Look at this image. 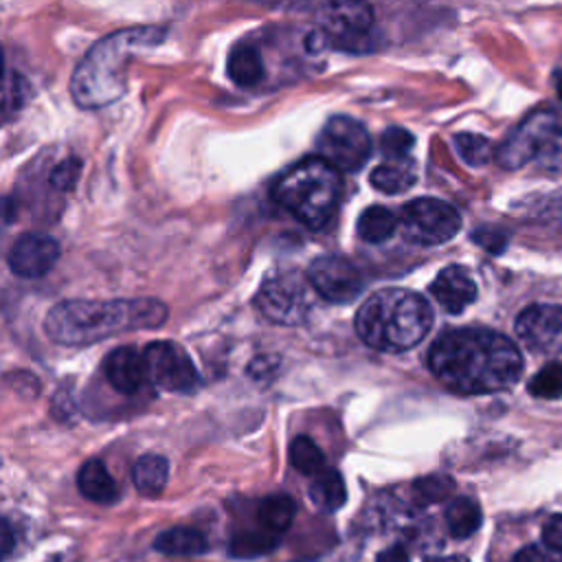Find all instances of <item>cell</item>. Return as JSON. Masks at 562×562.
I'll use <instances>...</instances> for the list:
<instances>
[{"mask_svg": "<svg viewBox=\"0 0 562 562\" xmlns=\"http://www.w3.org/2000/svg\"><path fill=\"white\" fill-rule=\"evenodd\" d=\"M428 367L446 389L481 395L514 386L522 373V356L507 336L494 329L459 327L432 342Z\"/></svg>", "mask_w": 562, "mask_h": 562, "instance_id": "1", "label": "cell"}, {"mask_svg": "<svg viewBox=\"0 0 562 562\" xmlns=\"http://www.w3.org/2000/svg\"><path fill=\"white\" fill-rule=\"evenodd\" d=\"M167 321V305L158 299L61 301L44 318L50 340L66 347L94 345L132 329H156Z\"/></svg>", "mask_w": 562, "mask_h": 562, "instance_id": "2", "label": "cell"}, {"mask_svg": "<svg viewBox=\"0 0 562 562\" xmlns=\"http://www.w3.org/2000/svg\"><path fill=\"white\" fill-rule=\"evenodd\" d=\"M165 33L162 26H130L94 42L70 77L72 101L83 110H99L121 99L127 88L130 59L160 44Z\"/></svg>", "mask_w": 562, "mask_h": 562, "instance_id": "3", "label": "cell"}, {"mask_svg": "<svg viewBox=\"0 0 562 562\" xmlns=\"http://www.w3.org/2000/svg\"><path fill=\"white\" fill-rule=\"evenodd\" d=\"M432 327L428 301L408 288H382L369 294L356 312L360 340L378 351H406L419 345Z\"/></svg>", "mask_w": 562, "mask_h": 562, "instance_id": "4", "label": "cell"}, {"mask_svg": "<svg viewBox=\"0 0 562 562\" xmlns=\"http://www.w3.org/2000/svg\"><path fill=\"white\" fill-rule=\"evenodd\" d=\"M342 195V178L323 158H305L285 169L272 187V198L312 231L329 224Z\"/></svg>", "mask_w": 562, "mask_h": 562, "instance_id": "5", "label": "cell"}, {"mask_svg": "<svg viewBox=\"0 0 562 562\" xmlns=\"http://www.w3.org/2000/svg\"><path fill=\"white\" fill-rule=\"evenodd\" d=\"M496 160L505 169L536 162L544 171L562 173V112H531L496 149Z\"/></svg>", "mask_w": 562, "mask_h": 562, "instance_id": "6", "label": "cell"}, {"mask_svg": "<svg viewBox=\"0 0 562 562\" xmlns=\"http://www.w3.org/2000/svg\"><path fill=\"white\" fill-rule=\"evenodd\" d=\"M310 288V279L299 270L274 272L257 290L255 310L274 325H301L312 310Z\"/></svg>", "mask_w": 562, "mask_h": 562, "instance_id": "7", "label": "cell"}, {"mask_svg": "<svg viewBox=\"0 0 562 562\" xmlns=\"http://www.w3.org/2000/svg\"><path fill=\"white\" fill-rule=\"evenodd\" d=\"M402 237L419 246H437L461 231L459 211L439 198H415L400 213Z\"/></svg>", "mask_w": 562, "mask_h": 562, "instance_id": "8", "label": "cell"}, {"mask_svg": "<svg viewBox=\"0 0 562 562\" xmlns=\"http://www.w3.org/2000/svg\"><path fill=\"white\" fill-rule=\"evenodd\" d=\"M316 147L318 158L338 171H356L367 162L371 154V136L360 121L336 114L318 132Z\"/></svg>", "mask_w": 562, "mask_h": 562, "instance_id": "9", "label": "cell"}, {"mask_svg": "<svg viewBox=\"0 0 562 562\" xmlns=\"http://www.w3.org/2000/svg\"><path fill=\"white\" fill-rule=\"evenodd\" d=\"M373 11L362 2L327 4L323 15V37L327 46L342 48L347 53H364L371 48Z\"/></svg>", "mask_w": 562, "mask_h": 562, "instance_id": "10", "label": "cell"}, {"mask_svg": "<svg viewBox=\"0 0 562 562\" xmlns=\"http://www.w3.org/2000/svg\"><path fill=\"white\" fill-rule=\"evenodd\" d=\"M149 380L169 393H191L198 386V371L189 353L171 340H154L145 347Z\"/></svg>", "mask_w": 562, "mask_h": 562, "instance_id": "11", "label": "cell"}, {"mask_svg": "<svg viewBox=\"0 0 562 562\" xmlns=\"http://www.w3.org/2000/svg\"><path fill=\"white\" fill-rule=\"evenodd\" d=\"M516 334L529 351L562 362V305L525 307L516 318Z\"/></svg>", "mask_w": 562, "mask_h": 562, "instance_id": "12", "label": "cell"}, {"mask_svg": "<svg viewBox=\"0 0 562 562\" xmlns=\"http://www.w3.org/2000/svg\"><path fill=\"white\" fill-rule=\"evenodd\" d=\"M312 290L329 303H349L362 292L358 268L342 255H321L307 268Z\"/></svg>", "mask_w": 562, "mask_h": 562, "instance_id": "13", "label": "cell"}, {"mask_svg": "<svg viewBox=\"0 0 562 562\" xmlns=\"http://www.w3.org/2000/svg\"><path fill=\"white\" fill-rule=\"evenodd\" d=\"M59 241L46 233H24L9 250V268L22 279L44 277L59 259Z\"/></svg>", "mask_w": 562, "mask_h": 562, "instance_id": "14", "label": "cell"}, {"mask_svg": "<svg viewBox=\"0 0 562 562\" xmlns=\"http://www.w3.org/2000/svg\"><path fill=\"white\" fill-rule=\"evenodd\" d=\"M103 373L110 386H114L119 393H125V395L138 393L143 384L149 380L145 353H140L132 345L112 349L103 360Z\"/></svg>", "mask_w": 562, "mask_h": 562, "instance_id": "15", "label": "cell"}, {"mask_svg": "<svg viewBox=\"0 0 562 562\" xmlns=\"http://www.w3.org/2000/svg\"><path fill=\"white\" fill-rule=\"evenodd\" d=\"M476 292L479 290L470 270L457 263L446 266L430 283L432 299L450 314H461L468 305H472Z\"/></svg>", "mask_w": 562, "mask_h": 562, "instance_id": "16", "label": "cell"}, {"mask_svg": "<svg viewBox=\"0 0 562 562\" xmlns=\"http://www.w3.org/2000/svg\"><path fill=\"white\" fill-rule=\"evenodd\" d=\"M77 487L92 503L110 505V503H114L119 498L116 483H114L112 474L108 472V468H105V463L101 459H88L79 468V472H77Z\"/></svg>", "mask_w": 562, "mask_h": 562, "instance_id": "17", "label": "cell"}, {"mask_svg": "<svg viewBox=\"0 0 562 562\" xmlns=\"http://www.w3.org/2000/svg\"><path fill=\"white\" fill-rule=\"evenodd\" d=\"M228 77L239 88H252L263 79V59L255 44L241 42L228 55Z\"/></svg>", "mask_w": 562, "mask_h": 562, "instance_id": "18", "label": "cell"}, {"mask_svg": "<svg viewBox=\"0 0 562 562\" xmlns=\"http://www.w3.org/2000/svg\"><path fill=\"white\" fill-rule=\"evenodd\" d=\"M369 180L378 191L395 195V193H402V191L411 189L417 182V169H415L411 158H406V160H386V162L378 165L371 171Z\"/></svg>", "mask_w": 562, "mask_h": 562, "instance_id": "19", "label": "cell"}, {"mask_svg": "<svg viewBox=\"0 0 562 562\" xmlns=\"http://www.w3.org/2000/svg\"><path fill=\"white\" fill-rule=\"evenodd\" d=\"M310 498L321 512L331 514V512L340 509L347 501V487H345L340 472L334 468H325L323 472L312 476Z\"/></svg>", "mask_w": 562, "mask_h": 562, "instance_id": "20", "label": "cell"}, {"mask_svg": "<svg viewBox=\"0 0 562 562\" xmlns=\"http://www.w3.org/2000/svg\"><path fill=\"white\" fill-rule=\"evenodd\" d=\"M154 547L165 555H202L209 542L204 533L193 527H169L156 536Z\"/></svg>", "mask_w": 562, "mask_h": 562, "instance_id": "21", "label": "cell"}, {"mask_svg": "<svg viewBox=\"0 0 562 562\" xmlns=\"http://www.w3.org/2000/svg\"><path fill=\"white\" fill-rule=\"evenodd\" d=\"M400 226V215H395L391 209L373 204L369 209H364L358 217L356 231L358 237L367 244H382L389 237H393V233Z\"/></svg>", "mask_w": 562, "mask_h": 562, "instance_id": "22", "label": "cell"}, {"mask_svg": "<svg viewBox=\"0 0 562 562\" xmlns=\"http://www.w3.org/2000/svg\"><path fill=\"white\" fill-rule=\"evenodd\" d=\"M132 479L143 496H158L169 479V461L162 454H143L134 463Z\"/></svg>", "mask_w": 562, "mask_h": 562, "instance_id": "23", "label": "cell"}, {"mask_svg": "<svg viewBox=\"0 0 562 562\" xmlns=\"http://www.w3.org/2000/svg\"><path fill=\"white\" fill-rule=\"evenodd\" d=\"M443 518H446V527L452 538H468L481 527L483 514L474 498L457 496L448 503Z\"/></svg>", "mask_w": 562, "mask_h": 562, "instance_id": "24", "label": "cell"}, {"mask_svg": "<svg viewBox=\"0 0 562 562\" xmlns=\"http://www.w3.org/2000/svg\"><path fill=\"white\" fill-rule=\"evenodd\" d=\"M296 516V503L288 494H270L257 507V518L261 527L274 536L283 533Z\"/></svg>", "mask_w": 562, "mask_h": 562, "instance_id": "25", "label": "cell"}, {"mask_svg": "<svg viewBox=\"0 0 562 562\" xmlns=\"http://www.w3.org/2000/svg\"><path fill=\"white\" fill-rule=\"evenodd\" d=\"M288 454H290V463L301 474L316 476L318 472L325 470V454H323V450L310 437H305V435L292 439Z\"/></svg>", "mask_w": 562, "mask_h": 562, "instance_id": "26", "label": "cell"}, {"mask_svg": "<svg viewBox=\"0 0 562 562\" xmlns=\"http://www.w3.org/2000/svg\"><path fill=\"white\" fill-rule=\"evenodd\" d=\"M277 544H279V536L266 529H259V531H237L231 538L228 549L233 558H257V555H266Z\"/></svg>", "mask_w": 562, "mask_h": 562, "instance_id": "27", "label": "cell"}, {"mask_svg": "<svg viewBox=\"0 0 562 562\" xmlns=\"http://www.w3.org/2000/svg\"><path fill=\"white\" fill-rule=\"evenodd\" d=\"M529 393L542 400H558L562 397V362L553 360L542 367L527 384Z\"/></svg>", "mask_w": 562, "mask_h": 562, "instance_id": "28", "label": "cell"}, {"mask_svg": "<svg viewBox=\"0 0 562 562\" xmlns=\"http://www.w3.org/2000/svg\"><path fill=\"white\" fill-rule=\"evenodd\" d=\"M454 147L470 167H481L492 158V143L481 134L461 132L454 136Z\"/></svg>", "mask_w": 562, "mask_h": 562, "instance_id": "29", "label": "cell"}, {"mask_svg": "<svg viewBox=\"0 0 562 562\" xmlns=\"http://www.w3.org/2000/svg\"><path fill=\"white\" fill-rule=\"evenodd\" d=\"M454 490L452 479L443 476V474H430L424 479H417L413 483V498L419 505H430V503H439L446 501Z\"/></svg>", "mask_w": 562, "mask_h": 562, "instance_id": "30", "label": "cell"}, {"mask_svg": "<svg viewBox=\"0 0 562 562\" xmlns=\"http://www.w3.org/2000/svg\"><path fill=\"white\" fill-rule=\"evenodd\" d=\"M415 145V136L404 130V127H389L382 134L380 140V151L389 158V160H406L411 149Z\"/></svg>", "mask_w": 562, "mask_h": 562, "instance_id": "31", "label": "cell"}, {"mask_svg": "<svg viewBox=\"0 0 562 562\" xmlns=\"http://www.w3.org/2000/svg\"><path fill=\"white\" fill-rule=\"evenodd\" d=\"M81 167H83V162L79 158H75V156L64 158L61 162H57L50 169V176H48L50 187L57 189V191H72L77 187V182H79Z\"/></svg>", "mask_w": 562, "mask_h": 562, "instance_id": "32", "label": "cell"}, {"mask_svg": "<svg viewBox=\"0 0 562 562\" xmlns=\"http://www.w3.org/2000/svg\"><path fill=\"white\" fill-rule=\"evenodd\" d=\"M26 99H29V83L24 81V77L9 70L7 88H4V112L9 114L11 110H20Z\"/></svg>", "mask_w": 562, "mask_h": 562, "instance_id": "33", "label": "cell"}, {"mask_svg": "<svg viewBox=\"0 0 562 562\" xmlns=\"http://www.w3.org/2000/svg\"><path fill=\"white\" fill-rule=\"evenodd\" d=\"M542 540L549 551H562V514H555L544 522Z\"/></svg>", "mask_w": 562, "mask_h": 562, "instance_id": "34", "label": "cell"}, {"mask_svg": "<svg viewBox=\"0 0 562 562\" xmlns=\"http://www.w3.org/2000/svg\"><path fill=\"white\" fill-rule=\"evenodd\" d=\"M472 239H476L483 248L492 250V252H501L505 248L507 237L501 231H492V228H481L472 235Z\"/></svg>", "mask_w": 562, "mask_h": 562, "instance_id": "35", "label": "cell"}, {"mask_svg": "<svg viewBox=\"0 0 562 562\" xmlns=\"http://www.w3.org/2000/svg\"><path fill=\"white\" fill-rule=\"evenodd\" d=\"M512 562H562V558L553 551H544L540 547H527L522 551H518Z\"/></svg>", "mask_w": 562, "mask_h": 562, "instance_id": "36", "label": "cell"}, {"mask_svg": "<svg viewBox=\"0 0 562 562\" xmlns=\"http://www.w3.org/2000/svg\"><path fill=\"white\" fill-rule=\"evenodd\" d=\"M375 562H411V558L402 544H391L378 553Z\"/></svg>", "mask_w": 562, "mask_h": 562, "instance_id": "37", "label": "cell"}, {"mask_svg": "<svg viewBox=\"0 0 562 562\" xmlns=\"http://www.w3.org/2000/svg\"><path fill=\"white\" fill-rule=\"evenodd\" d=\"M2 536H4L2 553H4V558H9V555H11V544H13V531H11L9 520H4V522H2Z\"/></svg>", "mask_w": 562, "mask_h": 562, "instance_id": "38", "label": "cell"}, {"mask_svg": "<svg viewBox=\"0 0 562 562\" xmlns=\"http://www.w3.org/2000/svg\"><path fill=\"white\" fill-rule=\"evenodd\" d=\"M430 562H470V560L461 558V555H446V558H435Z\"/></svg>", "mask_w": 562, "mask_h": 562, "instance_id": "39", "label": "cell"}, {"mask_svg": "<svg viewBox=\"0 0 562 562\" xmlns=\"http://www.w3.org/2000/svg\"><path fill=\"white\" fill-rule=\"evenodd\" d=\"M553 81H555V90H558V97L562 99V70H558V72L553 75Z\"/></svg>", "mask_w": 562, "mask_h": 562, "instance_id": "40", "label": "cell"}]
</instances>
